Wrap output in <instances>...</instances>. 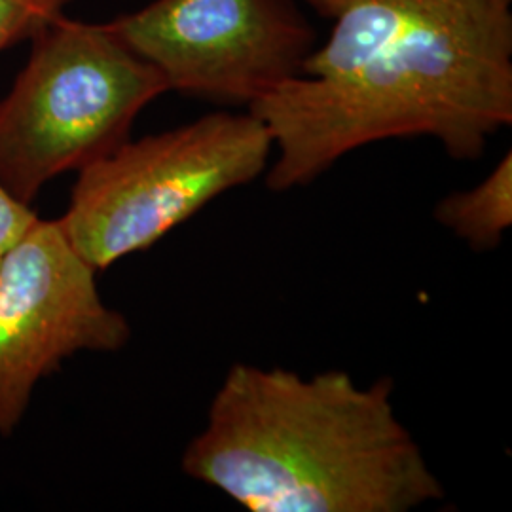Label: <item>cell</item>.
Listing matches in <instances>:
<instances>
[{
	"instance_id": "obj_1",
	"label": "cell",
	"mask_w": 512,
	"mask_h": 512,
	"mask_svg": "<svg viewBox=\"0 0 512 512\" xmlns=\"http://www.w3.org/2000/svg\"><path fill=\"white\" fill-rule=\"evenodd\" d=\"M181 467L251 512H408L446 495L393 382L338 368L230 366Z\"/></svg>"
},
{
	"instance_id": "obj_2",
	"label": "cell",
	"mask_w": 512,
	"mask_h": 512,
	"mask_svg": "<svg viewBox=\"0 0 512 512\" xmlns=\"http://www.w3.org/2000/svg\"><path fill=\"white\" fill-rule=\"evenodd\" d=\"M247 110L272 137L274 192L389 139L429 137L454 160H478L512 124V0H437L351 73L294 76Z\"/></svg>"
},
{
	"instance_id": "obj_3",
	"label": "cell",
	"mask_w": 512,
	"mask_h": 512,
	"mask_svg": "<svg viewBox=\"0 0 512 512\" xmlns=\"http://www.w3.org/2000/svg\"><path fill=\"white\" fill-rule=\"evenodd\" d=\"M29 46L0 99V183L31 207L59 175L122 147L139 114L169 90L109 21L61 16Z\"/></svg>"
},
{
	"instance_id": "obj_4",
	"label": "cell",
	"mask_w": 512,
	"mask_h": 512,
	"mask_svg": "<svg viewBox=\"0 0 512 512\" xmlns=\"http://www.w3.org/2000/svg\"><path fill=\"white\" fill-rule=\"evenodd\" d=\"M272 152L270 131L251 110L209 112L129 139L78 171L69 207L57 220L101 272L154 247L222 194L255 183Z\"/></svg>"
},
{
	"instance_id": "obj_5",
	"label": "cell",
	"mask_w": 512,
	"mask_h": 512,
	"mask_svg": "<svg viewBox=\"0 0 512 512\" xmlns=\"http://www.w3.org/2000/svg\"><path fill=\"white\" fill-rule=\"evenodd\" d=\"M169 92L251 107L302 74L317 33L296 0H152L110 19Z\"/></svg>"
},
{
	"instance_id": "obj_6",
	"label": "cell",
	"mask_w": 512,
	"mask_h": 512,
	"mask_svg": "<svg viewBox=\"0 0 512 512\" xmlns=\"http://www.w3.org/2000/svg\"><path fill=\"white\" fill-rule=\"evenodd\" d=\"M124 313L59 220L37 217L0 255V435L16 433L37 385L78 353L128 346Z\"/></svg>"
},
{
	"instance_id": "obj_7",
	"label": "cell",
	"mask_w": 512,
	"mask_h": 512,
	"mask_svg": "<svg viewBox=\"0 0 512 512\" xmlns=\"http://www.w3.org/2000/svg\"><path fill=\"white\" fill-rule=\"evenodd\" d=\"M330 21V35L302 65V76L336 78L363 65L437 0H302Z\"/></svg>"
},
{
	"instance_id": "obj_8",
	"label": "cell",
	"mask_w": 512,
	"mask_h": 512,
	"mask_svg": "<svg viewBox=\"0 0 512 512\" xmlns=\"http://www.w3.org/2000/svg\"><path fill=\"white\" fill-rule=\"evenodd\" d=\"M435 220L473 251H494L512 226L511 150L480 183L444 196Z\"/></svg>"
},
{
	"instance_id": "obj_9",
	"label": "cell",
	"mask_w": 512,
	"mask_h": 512,
	"mask_svg": "<svg viewBox=\"0 0 512 512\" xmlns=\"http://www.w3.org/2000/svg\"><path fill=\"white\" fill-rule=\"evenodd\" d=\"M78 0H0V55L29 44Z\"/></svg>"
},
{
	"instance_id": "obj_10",
	"label": "cell",
	"mask_w": 512,
	"mask_h": 512,
	"mask_svg": "<svg viewBox=\"0 0 512 512\" xmlns=\"http://www.w3.org/2000/svg\"><path fill=\"white\" fill-rule=\"evenodd\" d=\"M33 207L19 203L0 183V255L37 219Z\"/></svg>"
}]
</instances>
